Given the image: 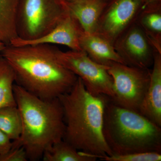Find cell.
Segmentation results:
<instances>
[{
  "mask_svg": "<svg viewBox=\"0 0 161 161\" xmlns=\"http://www.w3.org/2000/svg\"><path fill=\"white\" fill-rule=\"evenodd\" d=\"M52 45H6L0 54L14 72L15 84L43 99L58 98L78 77L58 61Z\"/></svg>",
  "mask_w": 161,
  "mask_h": 161,
  "instance_id": "6da1fadb",
  "label": "cell"
},
{
  "mask_svg": "<svg viewBox=\"0 0 161 161\" xmlns=\"http://www.w3.org/2000/svg\"><path fill=\"white\" fill-rule=\"evenodd\" d=\"M107 95H92L78 78L69 92L58 97L63 108V138L76 150L100 159L112 154L103 133Z\"/></svg>",
  "mask_w": 161,
  "mask_h": 161,
  "instance_id": "7a4b0ae2",
  "label": "cell"
},
{
  "mask_svg": "<svg viewBox=\"0 0 161 161\" xmlns=\"http://www.w3.org/2000/svg\"><path fill=\"white\" fill-rule=\"evenodd\" d=\"M15 99L22 130L12 147H23L28 160L42 159L47 149L63 139L65 130L63 108L59 98L43 99L15 83Z\"/></svg>",
  "mask_w": 161,
  "mask_h": 161,
  "instance_id": "3957f363",
  "label": "cell"
},
{
  "mask_svg": "<svg viewBox=\"0 0 161 161\" xmlns=\"http://www.w3.org/2000/svg\"><path fill=\"white\" fill-rule=\"evenodd\" d=\"M103 133L112 154L161 153V127L139 112L115 104L107 96Z\"/></svg>",
  "mask_w": 161,
  "mask_h": 161,
  "instance_id": "277c9868",
  "label": "cell"
},
{
  "mask_svg": "<svg viewBox=\"0 0 161 161\" xmlns=\"http://www.w3.org/2000/svg\"><path fill=\"white\" fill-rule=\"evenodd\" d=\"M67 14L62 0H19L16 17L18 38L31 40L41 37Z\"/></svg>",
  "mask_w": 161,
  "mask_h": 161,
  "instance_id": "5b68a950",
  "label": "cell"
},
{
  "mask_svg": "<svg viewBox=\"0 0 161 161\" xmlns=\"http://www.w3.org/2000/svg\"><path fill=\"white\" fill-rule=\"evenodd\" d=\"M113 80L114 97L118 105L139 112L149 87L150 71L113 62L108 66Z\"/></svg>",
  "mask_w": 161,
  "mask_h": 161,
  "instance_id": "8992f818",
  "label": "cell"
},
{
  "mask_svg": "<svg viewBox=\"0 0 161 161\" xmlns=\"http://www.w3.org/2000/svg\"><path fill=\"white\" fill-rule=\"evenodd\" d=\"M58 61L83 81L92 95L114 97L113 80L108 66L95 62L83 51L64 52L57 48Z\"/></svg>",
  "mask_w": 161,
  "mask_h": 161,
  "instance_id": "52a82bcc",
  "label": "cell"
},
{
  "mask_svg": "<svg viewBox=\"0 0 161 161\" xmlns=\"http://www.w3.org/2000/svg\"><path fill=\"white\" fill-rule=\"evenodd\" d=\"M143 0H116L101 15L95 32L113 43L133 19Z\"/></svg>",
  "mask_w": 161,
  "mask_h": 161,
  "instance_id": "ba28073f",
  "label": "cell"
},
{
  "mask_svg": "<svg viewBox=\"0 0 161 161\" xmlns=\"http://www.w3.org/2000/svg\"><path fill=\"white\" fill-rule=\"evenodd\" d=\"M150 43L144 32L135 26L122 38L115 48L127 65L148 69L153 64L154 56Z\"/></svg>",
  "mask_w": 161,
  "mask_h": 161,
  "instance_id": "9c48e42d",
  "label": "cell"
},
{
  "mask_svg": "<svg viewBox=\"0 0 161 161\" xmlns=\"http://www.w3.org/2000/svg\"><path fill=\"white\" fill-rule=\"evenodd\" d=\"M82 31L77 21L67 13L53 29L41 37L31 40L17 38L9 44L14 46L58 44L67 46L72 50L82 51L79 42Z\"/></svg>",
  "mask_w": 161,
  "mask_h": 161,
  "instance_id": "30bf717a",
  "label": "cell"
},
{
  "mask_svg": "<svg viewBox=\"0 0 161 161\" xmlns=\"http://www.w3.org/2000/svg\"><path fill=\"white\" fill-rule=\"evenodd\" d=\"M139 113L161 127V54L155 52L150 84Z\"/></svg>",
  "mask_w": 161,
  "mask_h": 161,
  "instance_id": "8fae6325",
  "label": "cell"
},
{
  "mask_svg": "<svg viewBox=\"0 0 161 161\" xmlns=\"http://www.w3.org/2000/svg\"><path fill=\"white\" fill-rule=\"evenodd\" d=\"M79 42L82 50L97 63L107 66L113 62L126 64L113 44L97 33L86 32L82 30Z\"/></svg>",
  "mask_w": 161,
  "mask_h": 161,
  "instance_id": "7c38bea8",
  "label": "cell"
},
{
  "mask_svg": "<svg viewBox=\"0 0 161 161\" xmlns=\"http://www.w3.org/2000/svg\"><path fill=\"white\" fill-rule=\"evenodd\" d=\"M63 3L67 13L77 21L84 31L96 32L104 6L102 0H81L74 3L63 1Z\"/></svg>",
  "mask_w": 161,
  "mask_h": 161,
  "instance_id": "4fadbf2b",
  "label": "cell"
},
{
  "mask_svg": "<svg viewBox=\"0 0 161 161\" xmlns=\"http://www.w3.org/2000/svg\"><path fill=\"white\" fill-rule=\"evenodd\" d=\"M19 0H0V42L6 45L18 38L16 17Z\"/></svg>",
  "mask_w": 161,
  "mask_h": 161,
  "instance_id": "5bb4252c",
  "label": "cell"
},
{
  "mask_svg": "<svg viewBox=\"0 0 161 161\" xmlns=\"http://www.w3.org/2000/svg\"><path fill=\"white\" fill-rule=\"evenodd\" d=\"M97 158L78 151L63 139L53 144L43 153V161H95Z\"/></svg>",
  "mask_w": 161,
  "mask_h": 161,
  "instance_id": "9a60e30c",
  "label": "cell"
},
{
  "mask_svg": "<svg viewBox=\"0 0 161 161\" xmlns=\"http://www.w3.org/2000/svg\"><path fill=\"white\" fill-rule=\"evenodd\" d=\"M15 83L13 70L7 60L0 54V109L17 106L14 93Z\"/></svg>",
  "mask_w": 161,
  "mask_h": 161,
  "instance_id": "2e32d148",
  "label": "cell"
},
{
  "mask_svg": "<svg viewBox=\"0 0 161 161\" xmlns=\"http://www.w3.org/2000/svg\"><path fill=\"white\" fill-rule=\"evenodd\" d=\"M0 130L11 141L18 140L22 130V120L17 106L0 109Z\"/></svg>",
  "mask_w": 161,
  "mask_h": 161,
  "instance_id": "e0dca14e",
  "label": "cell"
},
{
  "mask_svg": "<svg viewBox=\"0 0 161 161\" xmlns=\"http://www.w3.org/2000/svg\"><path fill=\"white\" fill-rule=\"evenodd\" d=\"M145 12L141 23L147 32L150 33L147 36V39L152 44H158L161 41V14L156 10Z\"/></svg>",
  "mask_w": 161,
  "mask_h": 161,
  "instance_id": "ac0fdd59",
  "label": "cell"
},
{
  "mask_svg": "<svg viewBox=\"0 0 161 161\" xmlns=\"http://www.w3.org/2000/svg\"><path fill=\"white\" fill-rule=\"evenodd\" d=\"M106 161H160L161 153L146 152L113 154L102 159Z\"/></svg>",
  "mask_w": 161,
  "mask_h": 161,
  "instance_id": "d6986e66",
  "label": "cell"
},
{
  "mask_svg": "<svg viewBox=\"0 0 161 161\" xmlns=\"http://www.w3.org/2000/svg\"><path fill=\"white\" fill-rule=\"evenodd\" d=\"M26 151L23 147H12L6 153L0 154V161H28Z\"/></svg>",
  "mask_w": 161,
  "mask_h": 161,
  "instance_id": "ffe728a7",
  "label": "cell"
},
{
  "mask_svg": "<svg viewBox=\"0 0 161 161\" xmlns=\"http://www.w3.org/2000/svg\"><path fill=\"white\" fill-rule=\"evenodd\" d=\"M13 141L0 130V154L6 153L12 147Z\"/></svg>",
  "mask_w": 161,
  "mask_h": 161,
  "instance_id": "44dd1931",
  "label": "cell"
},
{
  "mask_svg": "<svg viewBox=\"0 0 161 161\" xmlns=\"http://www.w3.org/2000/svg\"><path fill=\"white\" fill-rule=\"evenodd\" d=\"M159 1L160 0H143L142 2V3H143L142 6L143 9H145L147 8H148L150 5L159 2Z\"/></svg>",
  "mask_w": 161,
  "mask_h": 161,
  "instance_id": "7402d4cb",
  "label": "cell"
},
{
  "mask_svg": "<svg viewBox=\"0 0 161 161\" xmlns=\"http://www.w3.org/2000/svg\"><path fill=\"white\" fill-rule=\"evenodd\" d=\"M6 44H4V43L0 42V53L2 51V50L4 49V47L6 46Z\"/></svg>",
  "mask_w": 161,
  "mask_h": 161,
  "instance_id": "603a6c76",
  "label": "cell"
},
{
  "mask_svg": "<svg viewBox=\"0 0 161 161\" xmlns=\"http://www.w3.org/2000/svg\"><path fill=\"white\" fill-rule=\"evenodd\" d=\"M63 1L64 2H67V3H74V2L81 1V0H63Z\"/></svg>",
  "mask_w": 161,
  "mask_h": 161,
  "instance_id": "cb8c5ba5",
  "label": "cell"
}]
</instances>
